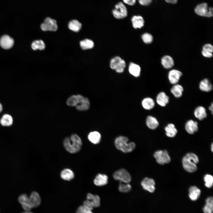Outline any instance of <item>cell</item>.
Instances as JSON below:
<instances>
[{
    "label": "cell",
    "mask_w": 213,
    "mask_h": 213,
    "mask_svg": "<svg viewBox=\"0 0 213 213\" xmlns=\"http://www.w3.org/2000/svg\"><path fill=\"white\" fill-rule=\"evenodd\" d=\"M199 88L202 91L209 92L212 90V86L209 80L205 78L200 82Z\"/></svg>",
    "instance_id": "cell-21"
},
{
    "label": "cell",
    "mask_w": 213,
    "mask_h": 213,
    "mask_svg": "<svg viewBox=\"0 0 213 213\" xmlns=\"http://www.w3.org/2000/svg\"><path fill=\"white\" fill-rule=\"evenodd\" d=\"M87 209L83 205L81 206L78 208L76 213H86Z\"/></svg>",
    "instance_id": "cell-44"
},
{
    "label": "cell",
    "mask_w": 213,
    "mask_h": 213,
    "mask_svg": "<svg viewBox=\"0 0 213 213\" xmlns=\"http://www.w3.org/2000/svg\"><path fill=\"white\" fill-rule=\"evenodd\" d=\"M197 156L193 153H188L183 158L182 163L184 168L187 172H192L197 169L196 164L199 162Z\"/></svg>",
    "instance_id": "cell-2"
},
{
    "label": "cell",
    "mask_w": 213,
    "mask_h": 213,
    "mask_svg": "<svg viewBox=\"0 0 213 213\" xmlns=\"http://www.w3.org/2000/svg\"><path fill=\"white\" fill-rule=\"evenodd\" d=\"M213 103H212L211 104V106H210L209 108V109L211 111L212 114H213Z\"/></svg>",
    "instance_id": "cell-47"
},
{
    "label": "cell",
    "mask_w": 213,
    "mask_h": 213,
    "mask_svg": "<svg viewBox=\"0 0 213 213\" xmlns=\"http://www.w3.org/2000/svg\"><path fill=\"white\" fill-rule=\"evenodd\" d=\"M83 206L87 209L91 210H92L94 207L91 202L87 200L84 201Z\"/></svg>",
    "instance_id": "cell-42"
},
{
    "label": "cell",
    "mask_w": 213,
    "mask_h": 213,
    "mask_svg": "<svg viewBox=\"0 0 213 213\" xmlns=\"http://www.w3.org/2000/svg\"><path fill=\"white\" fill-rule=\"evenodd\" d=\"M204 180L205 182V185L208 188H211L213 185V177L209 174L205 175L204 178Z\"/></svg>",
    "instance_id": "cell-40"
},
{
    "label": "cell",
    "mask_w": 213,
    "mask_h": 213,
    "mask_svg": "<svg viewBox=\"0 0 213 213\" xmlns=\"http://www.w3.org/2000/svg\"><path fill=\"white\" fill-rule=\"evenodd\" d=\"M125 66V61L119 57H116L112 58L110 62L111 68L118 73L123 72Z\"/></svg>",
    "instance_id": "cell-7"
},
{
    "label": "cell",
    "mask_w": 213,
    "mask_h": 213,
    "mask_svg": "<svg viewBox=\"0 0 213 213\" xmlns=\"http://www.w3.org/2000/svg\"><path fill=\"white\" fill-rule=\"evenodd\" d=\"M68 27L70 30L74 32H78L81 29L82 24L78 20H73L69 22Z\"/></svg>",
    "instance_id": "cell-33"
},
{
    "label": "cell",
    "mask_w": 213,
    "mask_h": 213,
    "mask_svg": "<svg viewBox=\"0 0 213 213\" xmlns=\"http://www.w3.org/2000/svg\"><path fill=\"white\" fill-rule=\"evenodd\" d=\"M154 156L157 162L160 164L163 165L169 163L171 161L168 153L166 150H160L156 151L154 154Z\"/></svg>",
    "instance_id": "cell-8"
},
{
    "label": "cell",
    "mask_w": 213,
    "mask_h": 213,
    "mask_svg": "<svg viewBox=\"0 0 213 213\" xmlns=\"http://www.w3.org/2000/svg\"><path fill=\"white\" fill-rule=\"evenodd\" d=\"M213 47L212 45L207 43L204 45L202 48L201 54L206 58H211L213 56Z\"/></svg>",
    "instance_id": "cell-24"
},
{
    "label": "cell",
    "mask_w": 213,
    "mask_h": 213,
    "mask_svg": "<svg viewBox=\"0 0 213 213\" xmlns=\"http://www.w3.org/2000/svg\"><path fill=\"white\" fill-rule=\"evenodd\" d=\"M29 202L32 208L38 206L40 204L41 200L38 193L36 192H32L29 197Z\"/></svg>",
    "instance_id": "cell-15"
},
{
    "label": "cell",
    "mask_w": 213,
    "mask_h": 213,
    "mask_svg": "<svg viewBox=\"0 0 213 213\" xmlns=\"http://www.w3.org/2000/svg\"><path fill=\"white\" fill-rule=\"evenodd\" d=\"M114 178L120 182L129 183L131 180V177L128 172L124 169H121L115 171L113 174Z\"/></svg>",
    "instance_id": "cell-6"
},
{
    "label": "cell",
    "mask_w": 213,
    "mask_h": 213,
    "mask_svg": "<svg viewBox=\"0 0 213 213\" xmlns=\"http://www.w3.org/2000/svg\"><path fill=\"white\" fill-rule=\"evenodd\" d=\"M166 134L168 137H174L178 133L177 129L174 124L172 123L168 124L164 128Z\"/></svg>",
    "instance_id": "cell-26"
},
{
    "label": "cell",
    "mask_w": 213,
    "mask_h": 213,
    "mask_svg": "<svg viewBox=\"0 0 213 213\" xmlns=\"http://www.w3.org/2000/svg\"><path fill=\"white\" fill-rule=\"evenodd\" d=\"M142 105L144 109L150 110L154 107L155 104L154 101L152 98L147 97L144 98L142 100Z\"/></svg>",
    "instance_id": "cell-32"
},
{
    "label": "cell",
    "mask_w": 213,
    "mask_h": 213,
    "mask_svg": "<svg viewBox=\"0 0 213 213\" xmlns=\"http://www.w3.org/2000/svg\"><path fill=\"white\" fill-rule=\"evenodd\" d=\"M90 103L88 99L84 98L80 103L76 106V109L79 110H85L88 109L89 107Z\"/></svg>",
    "instance_id": "cell-36"
},
{
    "label": "cell",
    "mask_w": 213,
    "mask_h": 213,
    "mask_svg": "<svg viewBox=\"0 0 213 213\" xmlns=\"http://www.w3.org/2000/svg\"><path fill=\"white\" fill-rule=\"evenodd\" d=\"M3 110V106L0 103V113L2 112Z\"/></svg>",
    "instance_id": "cell-48"
},
{
    "label": "cell",
    "mask_w": 213,
    "mask_h": 213,
    "mask_svg": "<svg viewBox=\"0 0 213 213\" xmlns=\"http://www.w3.org/2000/svg\"><path fill=\"white\" fill-rule=\"evenodd\" d=\"M129 71L131 75L137 77L140 75L141 68L138 65L133 63L131 62L129 65Z\"/></svg>",
    "instance_id": "cell-29"
},
{
    "label": "cell",
    "mask_w": 213,
    "mask_h": 213,
    "mask_svg": "<svg viewBox=\"0 0 213 213\" xmlns=\"http://www.w3.org/2000/svg\"><path fill=\"white\" fill-rule=\"evenodd\" d=\"M89 140L92 143L97 144L99 143L101 140V135L97 131L90 132L88 136Z\"/></svg>",
    "instance_id": "cell-31"
},
{
    "label": "cell",
    "mask_w": 213,
    "mask_h": 213,
    "mask_svg": "<svg viewBox=\"0 0 213 213\" xmlns=\"http://www.w3.org/2000/svg\"><path fill=\"white\" fill-rule=\"evenodd\" d=\"M169 98L164 92L159 93L156 97L157 104L162 107L165 106L169 102Z\"/></svg>",
    "instance_id": "cell-16"
},
{
    "label": "cell",
    "mask_w": 213,
    "mask_h": 213,
    "mask_svg": "<svg viewBox=\"0 0 213 213\" xmlns=\"http://www.w3.org/2000/svg\"><path fill=\"white\" fill-rule=\"evenodd\" d=\"M18 200L25 210L30 211L32 208L30 204L29 197L26 194H24L20 195Z\"/></svg>",
    "instance_id": "cell-13"
},
{
    "label": "cell",
    "mask_w": 213,
    "mask_h": 213,
    "mask_svg": "<svg viewBox=\"0 0 213 213\" xmlns=\"http://www.w3.org/2000/svg\"><path fill=\"white\" fill-rule=\"evenodd\" d=\"M194 11L197 15L203 17H211L213 16L212 8L209 7L206 3H203L197 5L194 9Z\"/></svg>",
    "instance_id": "cell-4"
},
{
    "label": "cell",
    "mask_w": 213,
    "mask_h": 213,
    "mask_svg": "<svg viewBox=\"0 0 213 213\" xmlns=\"http://www.w3.org/2000/svg\"><path fill=\"white\" fill-rule=\"evenodd\" d=\"M152 0H138L139 4L143 6H147L152 2Z\"/></svg>",
    "instance_id": "cell-43"
},
{
    "label": "cell",
    "mask_w": 213,
    "mask_h": 213,
    "mask_svg": "<svg viewBox=\"0 0 213 213\" xmlns=\"http://www.w3.org/2000/svg\"><path fill=\"white\" fill-rule=\"evenodd\" d=\"M67 104L69 106H77L78 104V100L77 95H73L69 98L67 101Z\"/></svg>",
    "instance_id": "cell-39"
},
{
    "label": "cell",
    "mask_w": 213,
    "mask_h": 213,
    "mask_svg": "<svg viewBox=\"0 0 213 213\" xmlns=\"http://www.w3.org/2000/svg\"><path fill=\"white\" fill-rule=\"evenodd\" d=\"M211 150H212V151L213 152V144L212 143V144L211 145Z\"/></svg>",
    "instance_id": "cell-51"
},
{
    "label": "cell",
    "mask_w": 213,
    "mask_h": 213,
    "mask_svg": "<svg viewBox=\"0 0 213 213\" xmlns=\"http://www.w3.org/2000/svg\"><path fill=\"white\" fill-rule=\"evenodd\" d=\"M194 114L195 117L200 120H203L207 116L205 108L201 106H198L195 109Z\"/></svg>",
    "instance_id": "cell-18"
},
{
    "label": "cell",
    "mask_w": 213,
    "mask_h": 213,
    "mask_svg": "<svg viewBox=\"0 0 213 213\" xmlns=\"http://www.w3.org/2000/svg\"><path fill=\"white\" fill-rule=\"evenodd\" d=\"M108 182V177L104 174H99L95 178L93 182L95 185L99 186L104 185Z\"/></svg>",
    "instance_id": "cell-17"
},
{
    "label": "cell",
    "mask_w": 213,
    "mask_h": 213,
    "mask_svg": "<svg viewBox=\"0 0 213 213\" xmlns=\"http://www.w3.org/2000/svg\"><path fill=\"white\" fill-rule=\"evenodd\" d=\"M41 28L43 31H55L57 30L58 26L55 20L47 17L44 19V22L41 24Z\"/></svg>",
    "instance_id": "cell-9"
},
{
    "label": "cell",
    "mask_w": 213,
    "mask_h": 213,
    "mask_svg": "<svg viewBox=\"0 0 213 213\" xmlns=\"http://www.w3.org/2000/svg\"><path fill=\"white\" fill-rule=\"evenodd\" d=\"M80 45L83 50H86L92 48L94 46L93 42L91 40L85 39L80 42Z\"/></svg>",
    "instance_id": "cell-35"
},
{
    "label": "cell",
    "mask_w": 213,
    "mask_h": 213,
    "mask_svg": "<svg viewBox=\"0 0 213 213\" xmlns=\"http://www.w3.org/2000/svg\"><path fill=\"white\" fill-rule=\"evenodd\" d=\"M60 176L62 179L70 181L74 177L73 172L69 169H65L62 170L60 173Z\"/></svg>",
    "instance_id": "cell-28"
},
{
    "label": "cell",
    "mask_w": 213,
    "mask_h": 213,
    "mask_svg": "<svg viewBox=\"0 0 213 213\" xmlns=\"http://www.w3.org/2000/svg\"><path fill=\"white\" fill-rule=\"evenodd\" d=\"M131 21L133 27L135 29L140 28L144 25V19L143 17L140 16H133L131 18Z\"/></svg>",
    "instance_id": "cell-22"
},
{
    "label": "cell",
    "mask_w": 213,
    "mask_h": 213,
    "mask_svg": "<svg viewBox=\"0 0 213 213\" xmlns=\"http://www.w3.org/2000/svg\"><path fill=\"white\" fill-rule=\"evenodd\" d=\"M182 73L180 71L176 69L170 70L168 74V78L170 83L172 84H177Z\"/></svg>",
    "instance_id": "cell-11"
},
{
    "label": "cell",
    "mask_w": 213,
    "mask_h": 213,
    "mask_svg": "<svg viewBox=\"0 0 213 213\" xmlns=\"http://www.w3.org/2000/svg\"><path fill=\"white\" fill-rule=\"evenodd\" d=\"M124 2L128 5L133 6L135 3L136 0H123Z\"/></svg>",
    "instance_id": "cell-45"
},
{
    "label": "cell",
    "mask_w": 213,
    "mask_h": 213,
    "mask_svg": "<svg viewBox=\"0 0 213 213\" xmlns=\"http://www.w3.org/2000/svg\"><path fill=\"white\" fill-rule=\"evenodd\" d=\"M162 64L164 68L169 69L172 68L174 65V61L170 56L166 55L163 56L161 59Z\"/></svg>",
    "instance_id": "cell-19"
},
{
    "label": "cell",
    "mask_w": 213,
    "mask_h": 213,
    "mask_svg": "<svg viewBox=\"0 0 213 213\" xmlns=\"http://www.w3.org/2000/svg\"><path fill=\"white\" fill-rule=\"evenodd\" d=\"M86 213H93L91 210L88 209Z\"/></svg>",
    "instance_id": "cell-49"
},
{
    "label": "cell",
    "mask_w": 213,
    "mask_h": 213,
    "mask_svg": "<svg viewBox=\"0 0 213 213\" xmlns=\"http://www.w3.org/2000/svg\"><path fill=\"white\" fill-rule=\"evenodd\" d=\"M128 138L125 136H120L117 138L114 141L116 148L124 153H128L133 151L135 147L134 142L128 143Z\"/></svg>",
    "instance_id": "cell-3"
},
{
    "label": "cell",
    "mask_w": 213,
    "mask_h": 213,
    "mask_svg": "<svg viewBox=\"0 0 213 213\" xmlns=\"http://www.w3.org/2000/svg\"><path fill=\"white\" fill-rule=\"evenodd\" d=\"M183 90V86L178 84L174 85L170 89L171 93L177 98H180L182 96Z\"/></svg>",
    "instance_id": "cell-25"
},
{
    "label": "cell",
    "mask_w": 213,
    "mask_h": 213,
    "mask_svg": "<svg viewBox=\"0 0 213 213\" xmlns=\"http://www.w3.org/2000/svg\"><path fill=\"white\" fill-rule=\"evenodd\" d=\"M213 211V198L210 197L206 200V204L203 208L204 213H212Z\"/></svg>",
    "instance_id": "cell-34"
},
{
    "label": "cell",
    "mask_w": 213,
    "mask_h": 213,
    "mask_svg": "<svg viewBox=\"0 0 213 213\" xmlns=\"http://www.w3.org/2000/svg\"><path fill=\"white\" fill-rule=\"evenodd\" d=\"M14 44L13 39L7 35L2 36L0 38V46L5 49L11 48Z\"/></svg>",
    "instance_id": "cell-12"
},
{
    "label": "cell",
    "mask_w": 213,
    "mask_h": 213,
    "mask_svg": "<svg viewBox=\"0 0 213 213\" xmlns=\"http://www.w3.org/2000/svg\"><path fill=\"white\" fill-rule=\"evenodd\" d=\"M86 199L92 203L94 207H98L100 205V199L99 196L88 193L87 194Z\"/></svg>",
    "instance_id": "cell-30"
},
{
    "label": "cell",
    "mask_w": 213,
    "mask_h": 213,
    "mask_svg": "<svg viewBox=\"0 0 213 213\" xmlns=\"http://www.w3.org/2000/svg\"><path fill=\"white\" fill-rule=\"evenodd\" d=\"M118 189L120 192L127 193L129 192L131 189V186L129 183L120 182L119 185Z\"/></svg>",
    "instance_id": "cell-38"
},
{
    "label": "cell",
    "mask_w": 213,
    "mask_h": 213,
    "mask_svg": "<svg viewBox=\"0 0 213 213\" xmlns=\"http://www.w3.org/2000/svg\"><path fill=\"white\" fill-rule=\"evenodd\" d=\"M142 38L143 41L147 44L151 43L153 40V37L152 35L148 33H145L143 34Z\"/></svg>",
    "instance_id": "cell-41"
},
{
    "label": "cell",
    "mask_w": 213,
    "mask_h": 213,
    "mask_svg": "<svg viewBox=\"0 0 213 213\" xmlns=\"http://www.w3.org/2000/svg\"><path fill=\"white\" fill-rule=\"evenodd\" d=\"M13 119L12 116L8 114H5L0 120L1 124L4 126H9L13 123Z\"/></svg>",
    "instance_id": "cell-27"
},
{
    "label": "cell",
    "mask_w": 213,
    "mask_h": 213,
    "mask_svg": "<svg viewBox=\"0 0 213 213\" xmlns=\"http://www.w3.org/2000/svg\"><path fill=\"white\" fill-rule=\"evenodd\" d=\"M189 196L192 201L196 200L199 197L201 193L200 190L196 186H192L189 189Z\"/></svg>",
    "instance_id": "cell-20"
},
{
    "label": "cell",
    "mask_w": 213,
    "mask_h": 213,
    "mask_svg": "<svg viewBox=\"0 0 213 213\" xmlns=\"http://www.w3.org/2000/svg\"><path fill=\"white\" fill-rule=\"evenodd\" d=\"M146 124L149 128L152 130L156 129L159 125V122L157 119L151 116H149L147 117Z\"/></svg>",
    "instance_id": "cell-23"
},
{
    "label": "cell",
    "mask_w": 213,
    "mask_h": 213,
    "mask_svg": "<svg viewBox=\"0 0 213 213\" xmlns=\"http://www.w3.org/2000/svg\"><path fill=\"white\" fill-rule=\"evenodd\" d=\"M63 145L68 151L71 153H74L80 150L82 142L78 136L76 134H73L71 136L70 139L66 138L64 139Z\"/></svg>",
    "instance_id": "cell-1"
},
{
    "label": "cell",
    "mask_w": 213,
    "mask_h": 213,
    "mask_svg": "<svg viewBox=\"0 0 213 213\" xmlns=\"http://www.w3.org/2000/svg\"><path fill=\"white\" fill-rule=\"evenodd\" d=\"M114 16L117 19L125 18L128 15V11L125 6L121 2H120L115 6V8L112 11Z\"/></svg>",
    "instance_id": "cell-5"
},
{
    "label": "cell",
    "mask_w": 213,
    "mask_h": 213,
    "mask_svg": "<svg viewBox=\"0 0 213 213\" xmlns=\"http://www.w3.org/2000/svg\"><path fill=\"white\" fill-rule=\"evenodd\" d=\"M143 188L151 193L155 190V183L154 180L147 177L144 178L141 183Z\"/></svg>",
    "instance_id": "cell-10"
},
{
    "label": "cell",
    "mask_w": 213,
    "mask_h": 213,
    "mask_svg": "<svg viewBox=\"0 0 213 213\" xmlns=\"http://www.w3.org/2000/svg\"><path fill=\"white\" fill-rule=\"evenodd\" d=\"M31 47L34 50L38 49L40 50H44L45 48V45L44 42L42 40H35L31 44Z\"/></svg>",
    "instance_id": "cell-37"
},
{
    "label": "cell",
    "mask_w": 213,
    "mask_h": 213,
    "mask_svg": "<svg viewBox=\"0 0 213 213\" xmlns=\"http://www.w3.org/2000/svg\"><path fill=\"white\" fill-rule=\"evenodd\" d=\"M167 3L172 4L177 3L178 0H165Z\"/></svg>",
    "instance_id": "cell-46"
},
{
    "label": "cell",
    "mask_w": 213,
    "mask_h": 213,
    "mask_svg": "<svg viewBox=\"0 0 213 213\" xmlns=\"http://www.w3.org/2000/svg\"><path fill=\"white\" fill-rule=\"evenodd\" d=\"M22 213H33V212H30L29 211H26L25 212H23Z\"/></svg>",
    "instance_id": "cell-50"
},
{
    "label": "cell",
    "mask_w": 213,
    "mask_h": 213,
    "mask_svg": "<svg viewBox=\"0 0 213 213\" xmlns=\"http://www.w3.org/2000/svg\"><path fill=\"white\" fill-rule=\"evenodd\" d=\"M185 129L189 134H192L197 132L198 130V124L197 122L192 120L188 121L185 125Z\"/></svg>",
    "instance_id": "cell-14"
}]
</instances>
